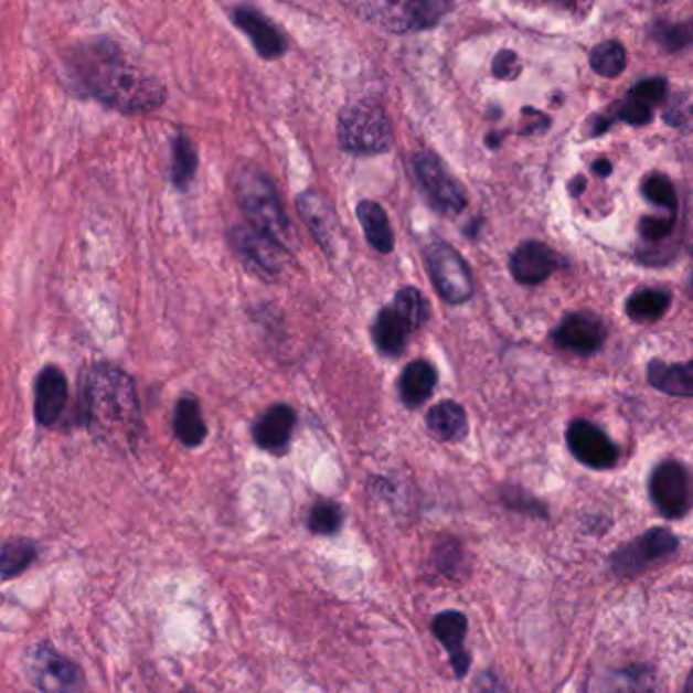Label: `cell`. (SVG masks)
I'll return each mask as SVG.
<instances>
[{
	"mask_svg": "<svg viewBox=\"0 0 693 693\" xmlns=\"http://www.w3.org/2000/svg\"><path fill=\"white\" fill-rule=\"evenodd\" d=\"M70 75L79 94H87L120 114H147L161 108L167 89L161 82L130 62L111 39H92L79 45L70 62Z\"/></svg>",
	"mask_w": 693,
	"mask_h": 693,
	"instance_id": "1",
	"label": "cell"
},
{
	"mask_svg": "<svg viewBox=\"0 0 693 693\" xmlns=\"http://www.w3.org/2000/svg\"><path fill=\"white\" fill-rule=\"evenodd\" d=\"M84 422L102 443L135 448L142 434V414L132 377L110 363H96L84 384Z\"/></svg>",
	"mask_w": 693,
	"mask_h": 693,
	"instance_id": "2",
	"label": "cell"
},
{
	"mask_svg": "<svg viewBox=\"0 0 693 693\" xmlns=\"http://www.w3.org/2000/svg\"><path fill=\"white\" fill-rule=\"evenodd\" d=\"M237 203L254 227L286 246L292 239L290 223L270 179L256 167H242L234 177Z\"/></svg>",
	"mask_w": 693,
	"mask_h": 693,
	"instance_id": "3",
	"label": "cell"
},
{
	"mask_svg": "<svg viewBox=\"0 0 693 693\" xmlns=\"http://www.w3.org/2000/svg\"><path fill=\"white\" fill-rule=\"evenodd\" d=\"M337 137L351 154H382L392 149L394 132L384 108L373 99H358L339 116Z\"/></svg>",
	"mask_w": 693,
	"mask_h": 693,
	"instance_id": "4",
	"label": "cell"
},
{
	"mask_svg": "<svg viewBox=\"0 0 693 693\" xmlns=\"http://www.w3.org/2000/svg\"><path fill=\"white\" fill-rule=\"evenodd\" d=\"M450 0H363V17L390 33H418L438 25Z\"/></svg>",
	"mask_w": 693,
	"mask_h": 693,
	"instance_id": "5",
	"label": "cell"
},
{
	"mask_svg": "<svg viewBox=\"0 0 693 693\" xmlns=\"http://www.w3.org/2000/svg\"><path fill=\"white\" fill-rule=\"evenodd\" d=\"M26 678L41 693H86V678L79 665L70 657L62 655L53 644H33L26 651Z\"/></svg>",
	"mask_w": 693,
	"mask_h": 693,
	"instance_id": "6",
	"label": "cell"
},
{
	"mask_svg": "<svg viewBox=\"0 0 693 693\" xmlns=\"http://www.w3.org/2000/svg\"><path fill=\"white\" fill-rule=\"evenodd\" d=\"M426 260H428V270L433 276L434 286L440 292V297L452 305L467 302L472 297L475 286H472L471 270L457 249L445 242H436L426 252Z\"/></svg>",
	"mask_w": 693,
	"mask_h": 693,
	"instance_id": "7",
	"label": "cell"
},
{
	"mask_svg": "<svg viewBox=\"0 0 693 693\" xmlns=\"http://www.w3.org/2000/svg\"><path fill=\"white\" fill-rule=\"evenodd\" d=\"M414 173L434 207L448 215H457L467 207V193L443 161L433 152H418L414 157Z\"/></svg>",
	"mask_w": 693,
	"mask_h": 693,
	"instance_id": "8",
	"label": "cell"
},
{
	"mask_svg": "<svg viewBox=\"0 0 693 693\" xmlns=\"http://www.w3.org/2000/svg\"><path fill=\"white\" fill-rule=\"evenodd\" d=\"M232 244L237 254L248 264L249 270L260 274L264 278L278 276L290 260L286 246L254 225L234 227Z\"/></svg>",
	"mask_w": 693,
	"mask_h": 693,
	"instance_id": "9",
	"label": "cell"
},
{
	"mask_svg": "<svg viewBox=\"0 0 693 693\" xmlns=\"http://www.w3.org/2000/svg\"><path fill=\"white\" fill-rule=\"evenodd\" d=\"M675 550H678V537L663 527H655L643 533L631 544L622 545L610 559V564L615 574H619L622 578H631L657 562L671 556Z\"/></svg>",
	"mask_w": 693,
	"mask_h": 693,
	"instance_id": "10",
	"label": "cell"
},
{
	"mask_svg": "<svg viewBox=\"0 0 693 693\" xmlns=\"http://www.w3.org/2000/svg\"><path fill=\"white\" fill-rule=\"evenodd\" d=\"M651 499L657 509L669 520H678L690 511L692 483H690V475L680 462L668 460L657 467L651 477Z\"/></svg>",
	"mask_w": 693,
	"mask_h": 693,
	"instance_id": "11",
	"label": "cell"
},
{
	"mask_svg": "<svg viewBox=\"0 0 693 693\" xmlns=\"http://www.w3.org/2000/svg\"><path fill=\"white\" fill-rule=\"evenodd\" d=\"M234 25L252 41L254 50L258 51L262 60H280L286 53V38L273 21L262 14L254 7H236L232 13Z\"/></svg>",
	"mask_w": 693,
	"mask_h": 693,
	"instance_id": "12",
	"label": "cell"
},
{
	"mask_svg": "<svg viewBox=\"0 0 693 693\" xmlns=\"http://www.w3.org/2000/svg\"><path fill=\"white\" fill-rule=\"evenodd\" d=\"M607 339V329L603 321L590 312H572L554 333L557 346L578 353V355H593Z\"/></svg>",
	"mask_w": 693,
	"mask_h": 693,
	"instance_id": "13",
	"label": "cell"
},
{
	"mask_svg": "<svg viewBox=\"0 0 693 693\" xmlns=\"http://www.w3.org/2000/svg\"><path fill=\"white\" fill-rule=\"evenodd\" d=\"M572 455L593 469H610L617 462V448L607 434L590 422H574L568 428Z\"/></svg>",
	"mask_w": 693,
	"mask_h": 693,
	"instance_id": "14",
	"label": "cell"
},
{
	"mask_svg": "<svg viewBox=\"0 0 693 693\" xmlns=\"http://www.w3.org/2000/svg\"><path fill=\"white\" fill-rule=\"evenodd\" d=\"M467 629H469V620L460 610L438 612L433 620V635L436 641L445 647L457 680H465L471 669V655L465 649Z\"/></svg>",
	"mask_w": 693,
	"mask_h": 693,
	"instance_id": "15",
	"label": "cell"
},
{
	"mask_svg": "<svg viewBox=\"0 0 693 693\" xmlns=\"http://www.w3.org/2000/svg\"><path fill=\"white\" fill-rule=\"evenodd\" d=\"M509 268L521 285H540L559 268V256L542 242H525L513 252Z\"/></svg>",
	"mask_w": 693,
	"mask_h": 693,
	"instance_id": "16",
	"label": "cell"
},
{
	"mask_svg": "<svg viewBox=\"0 0 693 693\" xmlns=\"http://www.w3.org/2000/svg\"><path fill=\"white\" fill-rule=\"evenodd\" d=\"M67 402V380L65 373L47 365L43 367L35 382V418L41 426H55L62 418L63 408Z\"/></svg>",
	"mask_w": 693,
	"mask_h": 693,
	"instance_id": "17",
	"label": "cell"
},
{
	"mask_svg": "<svg viewBox=\"0 0 693 693\" xmlns=\"http://www.w3.org/2000/svg\"><path fill=\"white\" fill-rule=\"evenodd\" d=\"M298 211L305 223L309 225L312 236L319 239L322 248L333 252L334 242L339 237V225L331 205L317 191H307L298 198Z\"/></svg>",
	"mask_w": 693,
	"mask_h": 693,
	"instance_id": "18",
	"label": "cell"
},
{
	"mask_svg": "<svg viewBox=\"0 0 693 693\" xmlns=\"http://www.w3.org/2000/svg\"><path fill=\"white\" fill-rule=\"evenodd\" d=\"M295 424H297L295 409L278 404V406L268 409L260 420L256 422L254 438L264 450H270V452L278 455L290 443Z\"/></svg>",
	"mask_w": 693,
	"mask_h": 693,
	"instance_id": "19",
	"label": "cell"
},
{
	"mask_svg": "<svg viewBox=\"0 0 693 693\" xmlns=\"http://www.w3.org/2000/svg\"><path fill=\"white\" fill-rule=\"evenodd\" d=\"M409 333H414L412 324L404 319V314L394 305L385 307L373 324L375 345L385 355H399L408 343Z\"/></svg>",
	"mask_w": 693,
	"mask_h": 693,
	"instance_id": "20",
	"label": "cell"
},
{
	"mask_svg": "<svg viewBox=\"0 0 693 693\" xmlns=\"http://www.w3.org/2000/svg\"><path fill=\"white\" fill-rule=\"evenodd\" d=\"M647 377L649 384L668 396L693 397V361L681 365L651 361Z\"/></svg>",
	"mask_w": 693,
	"mask_h": 693,
	"instance_id": "21",
	"label": "cell"
},
{
	"mask_svg": "<svg viewBox=\"0 0 693 693\" xmlns=\"http://www.w3.org/2000/svg\"><path fill=\"white\" fill-rule=\"evenodd\" d=\"M436 370L428 361L418 360L409 363L399 377V396L409 408L422 406L433 396L436 387Z\"/></svg>",
	"mask_w": 693,
	"mask_h": 693,
	"instance_id": "22",
	"label": "cell"
},
{
	"mask_svg": "<svg viewBox=\"0 0 693 693\" xmlns=\"http://www.w3.org/2000/svg\"><path fill=\"white\" fill-rule=\"evenodd\" d=\"M358 217L373 248L382 254H390L394 249V232L384 207L375 201H361L358 205Z\"/></svg>",
	"mask_w": 693,
	"mask_h": 693,
	"instance_id": "23",
	"label": "cell"
},
{
	"mask_svg": "<svg viewBox=\"0 0 693 693\" xmlns=\"http://www.w3.org/2000/svg\"><path fill=\"white\" fill-rule=\"evenodd\" d=\"M174 434L185 446H199L207 436V426L201 414V406L193 396H185L179 399L174 409Z\"/></svg>",
	"mask_w": 693,
	"mask_h": 693,
	"instance_id": "24",
	"label": "cell"
},
{
	"mask_svg": "<svg viewBox=\"0 0 693 693\" xmlns=\"http://www.w3.org/2000/svg\"><path fill=\"white\" fill-rule=\"evenodd\" d=\"M426 424L430 433L446 443H458L467 434V414L457 402H443L434 406L426 416Z\"/></svg>",
	"mask_w": 693,
	"mask_h": 693,
	"instance_id": "25",
	"label": "cell"
},
{
	"mask_svg": "<svg viewBox=\"0 0 693 693\" xmlns=\"http://www.w3.org/2000/svg\"><path fill=\"white\" fill-rule=\"evenodd\" d=\"M655 692V673L647 665H631L608 673L603 681L600 693H653Z\"/></svg>",
	"mask_w": 693,
	"mask_h": 693,
	"instance_id": "26",
	"label": "cell"
},
{
	"mask_svg": "<svg viewBox=\"0 0 693 693\" xmlns=\"http://www.w3.org/2000/svg\"><path fill=\"white\" fill-rule=\"evenodd\" d=\"M38 545L31 540H11L0 547V580H13L31 568L38 559Z\"/></svg>",
	"mask_w": 693,
	"mask_h": 693,
	"instance_id": "27",
	"label": "cell"
},
{
	"mask_svg": "<svg viewBox=\"0 0 693 693\" xmlns=\"http://www.w3.org/2000/svg\"><path fill=\"white\" fill-rule=\"evenodd\" d=\"M669 305V292L659 288H644L627 300V314L637 322L659 321L668 312Z\"/></svg>",
	"mask_w": 693,
	"mask_h": 693,
	"instance_id": "28",
	"label": "cell"
},
{
	"mask_svg": "<svg viewBox=\"0 0 693 693\" xmlns=\"http://www.w3.org/2000/svg\"><path fill=\"white\" fill-rule=\"evenodd\" d=\"M198 149L195 145L185 137L179 135L173 140V162H171V179L177 189H186L191 185L193 177L198 173Z\"/></svg>",
	"mask_w": 693,
	"mask_h": 693,
	"instance_id": "29",
	"label": "cell"
},
{
	"mask_svg": "<svg viewBox=\"0 0 693 693\" xmlns=\"http://www.w3.org/2000/svg\"><path fill=\"white\" fill-rule=\"evenodd\" d=\"M590 65L603 77H617L627 67V53L619 41H607L596 45L590 55Z\"/></svg>",
	"mask_w": 693,
	"mask_h": 693,
	"instance_id": "30",
	"label": "cell"
},
{
	"mask_svg": "<svg viewBox=\"0 0 693 693\" xmlns=\"http://www.w3.org/2000/svg\"><path fill=\"white\" fill-rule=\"evenodd\" d=\"M392 305L404 314V319L412 324L414 331L420 329L422 324L428 319V305L422 297L420 290H416L412 286L402 288Z\"/></svg>",
	"mask_w": 693,
	"mask_h": 693,
	"instance_id": "31",
	"label": "cell"
},
{
	"mask_svg": "<svg viewBox=\"0 0 693 693\" xmlns=\"http://www.w3.org/2000/svg\"><path fill=\"white\" fill-rule=\"evenodd\" d=\"M343 525V509L333 501H321L310 509V532L317 535H333Z\"/></svg>",
	"mask_w": 693,
	"mask_h": 693,
	"instance_id": "32",
	"label": "cell"
},
{
	"mask_svg": "<svg viewBox=\"0 0 693 693\" xmlns=\"http://www.w3.org/2000/svg\"><path fill=\"white\" fill-rule=\"evenodd\" d=\"M644 198L649 199L651 203H655L663 210H669L671 213H675L678 210V195H675V189L671 185L668 177L663 174H653L644 181L643 185Z\"/></svg>",
	"mask_w": 693,
	"mask_h": 693,
	"instance_id": "33",
	"label": "cell"
},
{
	"mask_svg": "<svg viewBox=\"0 0 693 693\" xmlns=\"http://www.w3.org/2000/svg\"><path fill=\"white\" fill-rule=\"evenodd\" d=\"M653 38L657 43L668 51H678L692 45L693 31H690L685 25H665V23H659L653 29Z\"/></svg>",
	"mask_w": 693,
	"mask_h": 693,
	"instance_id": "34",
	"label": "cell"
},
{
	"mask_svg": "<svg viewBox=\"0 0 693 693\" xmlns=\"http://www.w3.org/2000/svg\"><path fill=\"white\" fill-rule=\"evenodd\" d=\"M665 94H668V82L663 77L643 79L631 89V98L643 102L649 108L665 98Z\"/></svg>",
	"mask_w": 693,
	"mask_h": 693,
	"instance_id": "35",
	"label": "cell"
},
{
	"mask_svg": "<svg viewBox=\"0 0 693 693\" xmlns=\"http://www.w3.org/2000/svg\"><path fill=\"white\" fill-rule=\"evenodd\" d=\"M521 70H523V65H521L520 57H518V53L511 50H501L495 55V60H493V65H491V72L495 75L497 79H518L521 75Z\"/></svg>",
	"mask_w": 693,
	"mask_h": 693,
	"instance_id": "36",
	"label": "cell"
},
{
	"mask_svg": "<svg viewBox=\"0 0 693 693\" xmlns=\"http://www.w3.org/2000/svg\"><path fill=\"white\" fill-rule=\"evenodd\" d=\"M673 225H675L673 215H669V217H643V220L639 222V234H641L644 239L659 242V239H663V237H668L669 234H671Z\"/></svg>",
	"mask_w": 693,
	"mask_h": 693,
	"instance_id": "37",
	"label": "cell"
},
{
	"mask_svg": "<svg viewBox=\"0 0 693 693\" xmlns=\"http://www.w3.org/2000/svg\"><path fill=\"white\" fill-rule=\"evenodd\" d=\"M619 118L622 122H627V125L643 126L651 122L653 114H651V108H649L647 104L631 98L620 108Z\"/></svg>",
	"mask_w": 693,
	"mask_h": 693,
	"instance_id": "38",
	"label": "cell"
},
{
	"mask_svg": "<svg viewBox=\"0 0 693 693\" xmlns=\"http://www.w3.org/2000/svg\"><path fill=\"white\" fill-rule=\"evenodd\" d=\"M518 2L527 7H552L566 13H584L586 7L590 4V0H518Z\"/></svg>",
	"mask_w": 693,
	"mask_h": 693,
	"instance_id": "39",
	"label": "cell"
},
{
	"mask_svg": "<svg viewBox=\"0 0 693 693\" xmlns=\"http://www.w3.org/2000/svg\"><path fill=\"white\" fill-rule=\"evenodd\" d=\"M472 693H511L508 690V685L501 681V678L493 673V671H483L475 685H472Z\"/></svg>",
	"mask_w": 693,
	"mask_h": 693,
	"instance_id": "40",
	"label": "cell"
},
{
	"mask_svg": "<svg viewBox=\"0 0 693 693\" xmlns=\"http://www.w3.org/2000/svg\"><path fill=\"white\" fill-rule=\"evenodd\" d=\"M612 171V167H610V162L607 159H603V161L595 162V173L600 174V177H608Z\"/></svg>",
	"mask_w": 693,
	"mask_h": 693,
	"instance_id": "41",
	"label": "cell"
},
{
	"mask_svg": "<svg viewBox=\"0 0 693 693\" xmlns=\"http://www.w3.org/2000/svg\"><path fill=\"white\" fill-rule=\"evenodd\" d=\"M572 193H574V195H578V193H580V191H584V185H586V181H584V179H576V181H574V183H572Z\"/></svg>",
	"mask_w": 693,
	"mask_h": 693,
	"instance_id": "42",
	"label": "cell"
},
{
	"mask_svg": "<svg viewBox=\"0 0 693 693\" xmlns=\"http://www.w3.org/2000/svg\"><path fill=\"white\" fill-rule=\"evenodd\" d=\"M683 693H693V669L692 673H690V678H687V683H685V690Z\"/></svg>",
	"mask_w": 693,
	"mask_h": 693,
	"instance_id": "43",
	"label": "cell"
},
{
	"mask_svg": "<svg viewBox=\"0 0 693 693\" xmlns=\"http://www.w3.org/2000/svg\"><path fill=\"white\" fill-rule=\"evenodd\" d=\"M179 693H198V692H195V690H189V687H186V690H183V692H179Z\"/></svg>",
	"mask_w": 693,
	"mask_h": 693,
	"instance_id": "44",
	"label": "cell"
}]
</instances>
